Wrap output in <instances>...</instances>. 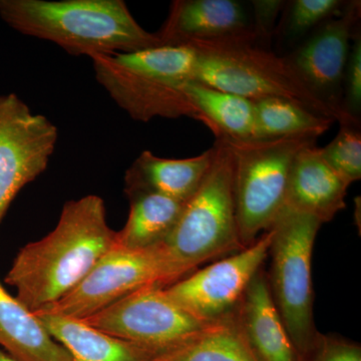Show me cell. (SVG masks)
I'll return each mask as SVG.
<instances>
[{"label":"cell","mask_w":361,"mask_h":361,"mask_svg":"<svg viewBox=\"0 0 361 361\" xmlns=\"http://www.w3.org/2000/svg\"><path fill=\"white\" fill-rule=\"evenodd\" d=\"M175 283L208 261L243 250L235 210L233 156L216 139L210 168L164 242Z\"/></svg>","instance_id":"4"},{"label":"cell","mask_w":361,"mask_h":361,"mask_svg":"<svg viewBox=\"0 0 361 361\" xmlns=\"http://www.w3.org/2000/svg\"><path fill=\"white\" fill-rule=\"evenodd\" d=\"M324 161L353 184L361 178V135L357 126L341 125L336 137L320 149Z\"/></svg>","instance_id":"24"},{"label":"cell","mask_w":361,"mask_h":361,"mask_svg":"<svg viewBox=\"0 0 361 361\" xmlns=\"http://www.w3.org/2000/svg\"><path fill=\"white\" fill-rule=\"evenodd\" d=\"M283 4V1H276V0H256V1H253L256 18V32H259V35L261 33L263 35H270L275 18ZM257 32H256V35H257Z\"/></svg>","instance_id":"28"},{"label":"cell","mask_w":361,"mask_h":361,"mask_svg":"<svg viewBox=\"0 0 361 361\" xmlns=\"http://www.w3.org/2000/svg\"><path fill=\"white\" fill-rule=\"evenodd\" d=\"M235 314L257 361H301L271 296L263 267L252 278Z\"/></svg>","instance_id":"15"},{"label":"cell","mask_w":361,"mask_h":361,"mask_svg":"<svg viewBox=\"0 0 361 361\" xmlns=\"http://www.w3.org/2000/svg\"><path fill=\"white\" fill-rule=\"evenodd\" d=\"M254 139L312 135L318 137L331 127L334 120L317 115L300 104L282 97L254 99Z\"/></svg>","instance_id":"22"},{"label":"cell","mask_w":361,"mask_h":361,"mask_svg":"<svg viewBox=\"0 0 361 361\" xmlns=\"http://www.w3.org/2000/svg\"><path fill=\"white\" fill-rule=\"evenodd\" d=\"M344 78L346 89L344 108L357 118L361 108V39L360 33L357 35L356 32L353 35Z\"/></svg>","instance_id":"26"},{"label":"cell","mask_w":361,"mask_h":361,"mask_svg":"<svg viewBox=\"0 0 361 361\" xmlns=\"http://www.w3.org/2000/svg\"><path fill=\"white\" fill-rule=\"evenodd\" d=\"M113 56L127 70L171 82L193 80L198 59L196 49L187 44L159 45Z\"/></svg>","instance_id":"23"},{"label":"cell","mask_w":361,"mask_h":361,"mask_svg":"<svg viewBox=\"0 0 361 361\" xmlns=\"http://www.w3.org/2000/svg\"><path fill=\"white\" fill-rule=\"evenodd\" d=\"M2 20L16 32L54 42L73 56L128 54L161 44L123 0H0Z\"/></svg>","instance_id":"2"},{"label":"cell","mask_w":361,"mask_h":361,"mask_svg":"<svg viewBox=\"0 0 361 361\" xmlns=\"http://www.w3.org/2000/svg\"><path fill=\"white\" fill-rule=\"evenodd\" d=\"M184 92L196 111V120L206 125L216 139H254V106L251 99L189 80Z\"/></svg>","instance_id":"19"},{"label":"cell","mask_w":361,"mask_h":361,"mask_svg":"<svg viewBox=\"0 0 361 361\" xmlns=\"http://www.w3.org/2000/svg\"><path fill=\"white\" fill-rule=\"evenodd\" d=\"M255 32L240 37L186 42L196 49L193 82L254 99L282 97L317 115L357 126V118L341 106L327 103L304 82L287 59L259 49Z\"/></svg>","instance_id":"3"},{"label":"cell","mask_w":361,"mask_h":361,"mask_svg":"<svg viewBox=\"0 0 361 361\" xmlns=\"http://www.w3.org/2000/svg\"><path fill=\"white\" fill-rule=\"evenodd\" d=\"M317 139L312 135L224 139L232 152L235 210L243 248L252 245L277 219L284 208L292 163L300 149L315 145Z\"/></svg>","instance_id":"6"},{"label":"cell","mask_w":361,"mask_h":361,"mask_svg":"<svg viewBox=\"0 0 361 361\" xmlns=\"http://www.w3.org/2000/svg\"><path fill=\"white\" fill-rule=\"evenodd\" d=\"M0 348L18 361H73L37 315L0 283Z\"/></svg>","instance_id":"17"},{"label":"cell","mask_w":361,"mask_h":361,"mask_svg":"<svg viewBox=\"0 0 361 361\" xmlns=\"http://www.w3.org/2000/svg\"><path fill=\"white\" fill-rule=\"evenodd\" d=\"M116 245V232L108 224L101 197L68 201L56 228L18 251L4 281L37 312L70 293Z\"/></svg>","instance_id":"1"},{"label":"cell","mask_w":361,"mask_h":361,"mask_svg":"<svg viewBox=\"0 0 361 361\" xmlns=\"http://www.w3.org/2000/svg\"><path fill=\"white\" fill-rule=\"evenodd\" d=\"M272 235V230H267L243 250L166 287V293L201 322L213 323L232 315L269 256Z\"/></svg>","instance_id":"10"},{"label":"cell","mask_w":361,"mask_h":361,"mask_svg":"<svg viewBox=\"0 0 361 361\" xmlns=\"http://www.w3.org/2000/svg\"><path fill=\"white\" fill-rule=\"evenodd\" d=\"M342 6L341 0H295L289 11L287 32L291 37L302 35L322 21L329 20Z\"/></svg>","instance_id":"25"},{"label":"cell","mask_w":361,"mask_h":361,"mask_svg":"<svg viewBox=\"0 0 361 361\" xmlns=\"http://www.w3.org/2000/svg\"><path fill=\"white\" fill-rule=\"evenodd\" d=\"M33 313L52 338L70 353L73 361H152L157 355L137 344L92 329L80 320L45 311Z\"/></svg>","instance_id":"18"},{"label":"cell","mask_w":361,"mask_h":361,"mask_svg":"<svg viewBox=\"0 0 361 361\" xmlns=\"http://www.w3.org/2000/svg\"><path fill=\"white\" fill-rule=\"evenodd\" d=\"M307 361H361V348L341 337L320 334Z\"/></svg>","instance_id":"27"},{"label":"cell","mask_w":361,"mask_h":361,"mask_svg":"<svg viewBox=\"0 0 361 361\" xmlns=\"http://www.w3.org/2000/svg\"><path fill=\"white\" fill-rule=\"evenodd\" d=\"M174 283L163 244L142 250L115 246L70 293L39 311L82 320L147 285Z\"/></svg>","instance_id":"8"},{"label":"cell","mask_w":361,"mask_h":361,"mask_svg":"<svg viewBox=\"0 0 361 361\" xmlns=\"http://www.w3.org/2000/svg\"><path fill=\"white\" fill-rule=\"evenodd\" d=\"M165 288L158 284L147 285L80 322L161 355L211 324L183 310Z\"/></svg>","instance_id":"7"},{"label":"cell","mask_w":361,"mask_h":361,"mask_svg":"<svg viewBox=\"0 0 361 361\" xmlns=\"http://www.w3.org/2000/svg\"><path fill=\"white\" fill-rule=\"evenodd\" d=\"M90 59L99 84L130 118L142 122H148L156 116H189L196 120V111L183 87L186 82H166L140 75L116 63L113 54Z\"/></svg>","instance_id":"11"},{"label":"cell","mask_w":361,"mask_h":361,"mask_svg":"<svg viewBox=\"0 0 361 361\" xmlns=\"http://www.w3.org/2000/svg\"><path fill=\"white\" fill-rule=\"evenodd\" d=\"M350 184L336 173L315 145L298 152L289 173L285 208L330 222L345 208Z\"/></svg>","instance_id":"13"},{"label":"cell","mask_w":361,"mask_h":361,"mask_svg":"<svg viewBox=\"0 0 361 361\" xmlns=\"http://www.w3.org/2000/svg\"><path fill=\"white\" fill-rule=\"evenodd\" d=\"M322 224L314 216L284 207L270 228L271 296L301 361L308 360L320 334L313 316L311 260Z\"/></svg>","instance_id":"5"},{"label":"cell","mask_w":361,"mask_h":361,"mask_svg":"<svg viewBox=\"0 0 361 361\" xmlns=\"http://www.w3.org/2000/svg\"><path fill=\"white\" fill-rule=\"evenodd\" d=\"M0 361H18L11 357L4 349L0 348Z\"/></svg>","instance_id":"29"},{"label":"cell","mask_w":361,"mask_h":361,"mask_svg":"<svg viewBox=\"0 0 361 361\" xmlns=\"http://www.w3.org/2000/svg\"><path fill=\"white\" fill-rule=\"evenodd\" d=\"M129 217L125 227L116 232V245L130 250H142L160 245L174 230L186 202L154 193L128 195Z\"/></svg>","instance_id":"20"},{"label":"cell","mask_w":361,"mask_h":361,"mask_svg":"<svg viewBox=\"0 0 361 361\" xmlns=\"http://www.w3.org/2000/svg\"><path fill=\"white\" fill-rule=\"evenodd\" d=\"M58 139L47 116L16 94L0 96V223L20 190L47 170Z\"/></svg>","instance_id":"9"},{"label":"cell","mask_w":361,"mask_h":361,"mask_svg":"<svg viewBox=\"0 0 361 361\" xmlns=\"http://www.w3.org/2000/svg\"><path fill=\"white\" fill-rule=\"evenodd\" d=\"M236 312V311H235ZM152 361H257L242 334L236 314L211 323L177 348Z\"/></svg>","instance_id":"21"},{"label":"cell","mask_w":361,"mask_h":361,"mask_svg":"<svg viewBox=\"0 0 361 361\" xmlns=\"http://www.w3.org/2000/svg\"><path fill=\"white\" fill-rule=\"evenodd\" d=\"M360 16V1L344 6L337 18L323 23L312 37L287 59L304 82L327 103L344 108L336 97L344 78L350 39ZM345 109V108H344Z\"/></svg>","instance_id":"12"},{"label":"cell","mask_w":361,"mask_h":361,"mask_svg":"<svg viewBox=\"0 0 361 361\" xmlns=\"http://www.w3.org/2000/svg\"><path fill=\"white\" fill-rule=\"evenodd\" d=\"M243 6L235 0H176L163 27L161 44L240 37L251 32Z\"/></svg>","instance_id":"14"},{"label":"cell","mask_w":361,"mask_h":361,"mask_svg":"<svg viewBox=\"0 0 361 361\" xmlns=\"http://www.w3.org/2000/svg\"><path fill=\"white\" fill-rule=\"evenodd\" d=\"M213 158V148L194 158H159L144 151L125 175V194L154 193L187 202L200 186Z\"/></svg>","instance_id":"16"}]
</instances>
